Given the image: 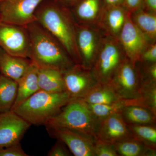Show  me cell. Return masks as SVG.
Here are the masks:
<instances>
[{"label":"cell","instance_id":"obj_6","mask_svg":"<svg viewBox=\"0 0 156 156\" xmlns=\"http://www.w3.org/2000/svg\"><path fill=\"white\" fill-rule=\"evenodd\" d=\"M143 80L136 63L126 57L108 84L122 100L129 102L139 97Z\"/></svg>","mask_w":156,"mask_h":156},{"label":"cell","instance_id":"obj_7","mask_svg":"<svg viewBox=\"0 0 156 156\" xmlns=\"http://www.w3.org/2000/svg\"><path fill=\"white\" fill-rule=\"evenodd\" d=\"M44 0H4L0 2V21L26 26L36 20V10Z\"/></svg>","mask_w":156,"mask_h":156},{"label":"cell","instance_id":"obj_30","mask_svg":"<svg viewBox=\"0 0 156 156\" xmlns=\"http://www.w3.org/2000/svg\"><path fill=\"white\" fill-rule=\"evenodd\" d=\"M20 143L6 147H0V156H28Z\"/></svg>","mask_w":156,"mask_h":156},{"label":"cell","instance_id":"obj_19","mask_svg":"<svg viewBox=\"0 0 156 156\" xmlns=\"http://www.w3.org/2000/svg\"><path fill=\"white\" fill-rule=\"evenodd\" d=\"M37 79L40 90L52 93L65 91L63 74L58 70L38 67Z\"/></svg>","mask_w":156,"mask_h":156},{"label":"cell","instance_id":"obj_33","mask_svg":"<svg viewBox=\"0 0 156 156\" xmlns=\"http://www.w3.org/2000/svg\"><path fill=\"white\" fill-rule=\"evenodd\" d=\"M144 0H124L123 6L129 14L142 9Z\"/></svg>","mask_w":156,"mask_h":156},{"label":"cell","instance_id":"obj_3","mask_svg":"<svg viewBox=\"0 0 156 156\" xmlns=\"http://www.w3.org/2000/svg\"><path fill=\"white\" fill-rule=\"evenodd\" d=\"M71 100L66 91L52 93L39 90L11 111L31 125H46Z\"/></svg>","mask_w":156,"mask_h":156},{"label":"cell","instance_id":"obj_12","mask_svg":"<svg viewBox=\"0 0 156 156\" xmlns=\"http://www.w3.org/2000/svg\"><path fill=\"white\" fill-rule=\"evenodd\" d=\"M49 133L67 146L75 156H95L94 146L97 138L65 128H49Z\"/></svg>","mask_w":156,"mask_h":156},{"label":"cell","instance_id":"obj_5","mask_svg":"<svg viewBox=\"0 0 156 156\" xmlns=\"http://www.w3.org/2000/svg\"><path fill=\"white\" fill-rule=\"evenodd\" d=\"M126 56L118 39L103 34L97 56L91 70L99 83L107 84Z\"/></svg>","mask_w":156,"mask_h":156},{"label":"cell","instance_id":"obj_14","mask_svg":"<svg viewBox=\"0 0 156 156\" xmlns=\"http://www.w3.org/2000/svg\"><path fill=\"white\" fill-rule=\"evenodd\" d=\"M129 13L123 6H103L96 27L102 34L118 39Z\"/></svg>","mask_w":156,"mask_h":156},{"label":"cell","instance_id":"obj_32","mask_svg":"<svg viewBox=\"0 0 156 156\" xmlns=\"http://www.w3.org/2000/svg\"><path fill=\"white\" fill-rule=\"evenodd\" d=\"M49 156H69L72 155L67 146L60 140H58L48 153Z\"/></svg>","mask_w":156,"mask_h":156},{"label":"cell","instance_id":"obj_26","mask_svg":"<svg viewBox=\"0 0 156 156\" xmlns=\"http://www.w3.org/2000/svg\"><path fill=\"white\" fill-rule=\"evenodd\" d=\"M132 136L148 147L156 149V125H130Z\"/></svg>","mask_w":156,"mask_h":156},{"label":"cell","instance_id":"obj_24","mask_svg":"<svg viewBox=\"0 0 156 156\" xmlns=\"http://www.w3.org/2000/svg\"><path fill=\"white\" fill-rule=\"evenodd\" d=\"M17 91V82L4 75L0 76V114L11 110Z\"/></svg>","mask_w":156,"mask_h":156},{"label":"cell","instance_id":"obj_23","mask_svg":"<svg viewBox=\"0 0 156 156\" xmlns=\"http://www.w3.org/2000/svg\"><path fill=\"white\" fill-rule=\"evenodd\" d=\"M132 22L152 43H156V14L142 9L130 14Z\"/></svg>","mask_w":156,"mask_h":156},{"label":"cell","instance_id":"obj_35","mask_svg":"<svg viewBox=\"0 0 156 156\" xmlns=\"http://www.w3.org/2000/svg\"><path fill=\"white\" fill-rule=\"evenodd\" d=\"M103 6L123 5L124 0H102Z\"/></svg>","mask_w":156,"mask_h":156},{"label":"cell","instance_id":"obj_22","mask_svg":"<svg viewBox=\"0 0 156 156\" xmlns=\"http://www.w3.org/2000/svg\"><path fill=\"white\" fill-rule=\"evenodd\" d=\"M90 104H108L123 100L115 92L109 84L98 83L85 96L80 99Z\"/></svg>","mask_w":156,"mask_h":156},{"label":"cell","instance_id":"obj_25","mask_svg":"<svg viewBox=\"0 0 156 156\" xmlns=\"http://www.w3.org/2000/svg\"><path fill=\"white\" fill-rule=\"evenodd\" d=\"M126 102L127 105L143 107L156 115V82L143 81L139 97L136 100Z\"/></svg>","mask_w":156,"mask_h":156},{"label":"cell","instance_id":"obj_2","mask_svg":"<svg viewBox=\"0 0 156 156\" xmlns=\"http://www.w3.org/2000/svg\"><path fill=\"white\" fill-rule=\"evenodd\" d=\"M27 26L29 57L38 67L54 69L63 73L75 64L58 41L47 30L33 23Z\"/></svg>","mask_w":156,"mask_h":156},{"label":"cell","instance_id":"obj_27","mask_svg":"<svg viewBox=\"0 0 156 156\" xmlns=\"http://www.w3.org/2000/svg\"><path fill=\"white\" fill-rule=\"evenodd\" d=\"M87 104L94 116L100 122L111 115L121 112L126 105L124 100L108 104Z\"/></svg>","mask_w":156,"mask_h":156},{"label":"cell","instance_id":"obj_11","mask_svg":"<svg viewBox=\"0 0 156 156\" xmlns=\"http://www.w3.org/2000/svg\"><path fill=\"white\" fill-rule=\"evenodd\" d=\"M0 46L11 56L23 58L30 57L28 35L18 26L0 24Z\"/></svg>","mask_w":156,"mask_h":156},{"label":"cell","instance_id":"obj_34","mask_svg":"<svg viewBox=\"0 0 156 156\" xmlns=\"http://www.w3.org/2000/svg\"><path fill=\"white\" fill-rule=\"evenodd\" d=\"M142 9L156 14V0H144Z\"/></svg>","mask_w":156,"mask_h":156},{"label":"cell","instance_id":"obj_21","mask_svg":"<svg viewBox=\"0 0 156 156\" xmlns=\"http://www.w3.org/2000/svg\"><path fill=\"white\" fill-rule=\"evenodd\" d=\"M113 145L119 156H156V149L147 146L133 136L122 140Z\"/></svg>","mask_w":156,"mask_h":156},{"label":"cell","instance_id":"obj_13","mask_svg":"<svg viewBox=\"0 0 156 156\" xmlns=\"http://www.w3.org/2000/svg\"><path fill=\"white\" fill-rule=\"evenodd\" d=\"M30 126L12 111L0 114V147L20 143Z\"/></svg>","mask_w":156,"mask_h":156},{"label":"cell","instance_id":"obj_1","mask_svg":"<svg viewBox=\"0 0 156 156\" xmlns=\"http://www.w3.org/2000/svg\"><path fill=\"white\" fill-rule=\"evenodd\" d=\"M36 20L58 41L76 64L81 60L76 43V24L69 12L55 4L47 5L35 14Z\"/></svg>","mask_w":156,"mask_h":156},{"label":"cell","instance_id":"obj_37","mask_svg":"<svg viewBox=\"0 0 156 156\" xmlns=\"http://www.w3.org/2000/svg\"><path fill=\"white\" fill-rule=\"evenodd\" d=\"M4 1V0H0V2H2V1Z\"/></svg>","mask_w":156,"mask_h":156},{"label":"cell","instance_id":"obj_16","mask_svg":"<svg viewBox=\"0 0 156 156\" xmlns=\"http://www.w3.org/2000/svg\"><path fill=\"white\" fill-rule=\"evenodd\" d=\"M37 72V66L31 62L24 74L17 81V97L11 110L40 90Z\"/></svg>","mask_w":156,"mask_h":156},{"label":"cell","instance_id":"obj_9","mask_svg":"<svg viewBox=\"0 0 156 156\" xmlns=\"http://www.w3.org/2000/svg\"><path fill=\"white\" fill-rule=\"evenodd\" d=\"M65 91L71 99H82L98 82L91 69L81 64H74L62 73Z\"/></svg>","mask_w":156,"mask_h":156},{"label":"cell","instance_id":"obj_17","mask_svg":"<svg viewBox=\"0 0 156 156\" xmlns=\"http://www.w3.org/2000/svg\"><path fill=\"white\" fill-rule=\"evenodd\" d=\"M30 62L25 58L11 56L0 49V69L5 76L18 81L23 76Z\"/></svg>","mask_w":156,"mask_h":156},{"label":"cell","instance_id":"obj_4","mask_svg":"<svg viewBox=\"0 0 156 156\" xmlns=\"http://www.w3.org/2000/svg\"><path fill=\"white\" fill-rule=\"evenodd\" d=\"M100 122L80 99H71L45 126L49 128H65L97 138Z\"/></svg>","mask_w":156,"mask_h":156},{"label":"cell","instance_id":"obj_31","mask_svg":"<svg viewBox=\"0 0 156 156\" xmlns=\"http://www.w3.org/2000/svg\"><path fill=\"white\" fill-rule=\"evenodd\" d=\"M139 62L153 63L156 62V44L152 43L149 45L143 52Z\"/></svg>","mask_w":156,"mask_h":156},{"label":"cell","instance_id":"obj_15","mask_svg":"<svg viewBox=\"0 0 156 156\" xmlns=\"http://www.w3.org/2000/svg\"><path fill=\"white\" fill-rule=\"evenodd\" d=\"M131 136L129 126L120 113L111 115L100 122L97 133L98 139L112 144Z\"/></svg>","mask_w":156,"mask_h":156},{"label":"cell","instance_id":"obj_20","mask_svg":"<svg viewBox=\"0 0 156 156\" xmlns=\"http://www.w3.org/2000/svg\"><path fill=\"white\" fill-rule=\"evenodd\" d=\"M123 120L130 125H156V115L143 107L126 105L121 112Z\"/></svg>","mask_w":156,"mask_h":156},{"label":"cell","instance_id":"obj_36","mask_svg":"<svg viewBox=\"0 0 156 156\" xmlns=\"http://www.w3.org/2000/svg\"><path fill=\"white\" fill-rule=\"evenodd\" d=\"M79 0H59L60 2L66 5H75Z\"/></svg>","mask_w":156,"mask_h":156},{"label":"cell","instance_id":"obj_18","mask_svg":"<svg viewBox=\"0 0 156 156\" xmlns=\"http://www.w3.org/2000/svg\"><path fill=\"white\" fill-rule=\"evenodd\" d=\"M75 5L74 14L79 23L96 25L103 7L102 0H79Z\"/></svg>","mask_w":156,"mask_h":156},{"label":"cell","instance_id":"obj_8","mask_svg":"<svg viewBox=\"0 0 156 156\" xmlns=\"http://www.w3.org/2000/svg\"><path fill=\"white\" fill-rule=\"evenodd\" d=\"M76 43L81 65L91 69L100 48L103 34L97 27L79 23L76 25Z\"/></svg>","mask_w":156,"mask_h":156},{"label":"cell","instance_id":"obj_28","mask_svg":"<svg viewBox=\"0 0 156 156\" xmlns=\"http://www.w3.org/2000/svg\"><path fill=\"white\" fill-rule=\"evenodd\" d=\"M143 81L156 82V62H136Z\"/></svg>","mask_w":156,"mask_h":156},{"label":"cell","instance_id":"obj_10","mask_svg":"<svg viewBox=\"0 0 156 156\" xmlns=\"http://www.w3.org/2000/svg\"><path fill=\"white\" fill-rule=\"evenodd\" d=\"M126 57L134 63L139 62L146 48L152 44L132 22L129 14L118 38Z\"/></svg>","mask_w":156,"mask_h":156},{"label":"cell","instance_id":"obj_29","mask_svg":"<svg viewBox=\"0 0 156 156\" xmlns=\"http://www.w3.org/2000/svg\"><path fill=\"white\" fill-rule=\"evenodd\" d=\"M95 156H119L113 144L96 139L94 146Z\"/></svg>","mask_w":156,"mask_h":156}]
</instances>
